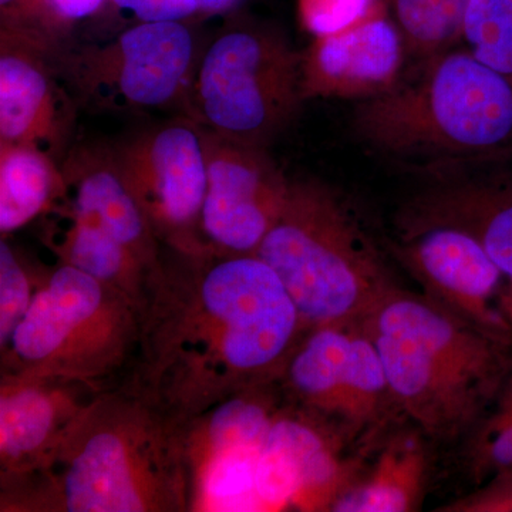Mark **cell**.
<instances>
[{"mask_svg":"<svg viewBox=\"0 0 512 512\" xmlns=\"http://www.w3.org/2000/svg\"><path fill=\"white\" fill-rule=\"evenodd\" d=\"M301 63L276 33L229 30L198 59L184 99L191 120L225 140L264 146L303 100Z\"/></svg>","mask_w":512,"mask_h":512,"instance_id":"52a82bcc","label":"cell"},{"mask_svg":"<svg viewBox=\"0 0 512 512\" xmlns=\"http://www.w3.org/2000/svg\"><path fill=\"white\" fill-rule=\"evenodd\" d=\"M141 22H181L200 10L197 0H113Z\"/></svg>","mask_w":512,"mask_h":512,"instance_id":"f1b7e54d","label":"cell"},{"mask_svg":"<svg viewBox=\"0 0 512 512\" xmlns=\"http://www.w3.org/2000/svg\"><path fill=\"white\" fill-rule=\"evenodd\" d=\"M464 439L478 483L512 474V369Z\"/></svg>","mask_w":512,"mask_h":512,"instance_id":"cb8c5ba5","label":"cell"},{"mask_svg":"<svg viewBox=\"0 0 512 512\" xmlns=\"http://www.w3.org/2000/svg\"><path fill=\"white\" fill-rule=\"evenodd\" d=\"M453 225L483 245L495 265L512 282V170L444 185L417 198L407 211L406 229Z\"/></svg>","mask_w":512,"mask_h":512,"instance_id":"d6986e66","label":"cell"},{"mask_svg":"<svg viewBox=\"0 0 512 512\" xmlns=\"http://www.w3.org/2000/svg\"><path fill=\"white\" fill-rule=\"evenodd\" d=\"M426 60L412 80L360 104V137L403 160H511L512 83L467 47Z\"/></svg>","mask_w":512,"mask_h":512,"instance_id":"277c9868","label":"cell"},{"mask_svg":"<svg viewBox=\"0 0 512 512\" xmlns=\"http://www.w3.org/2000/svg\"><path fill=\"white\" fill-rule=\"evenodd\" d=\"M201 130L207 163L202 235L215 251L254 255L281 214L289 181L262 147Z\"/></svg>","mask_w":512,"mask_h":512,"instance_id":"4fadbf2b","label":"cell"},{"mask_svg":"<svg viewBox=\"0 0 512 512\" xmlns=\"http://www.w3.org/2000/svg\"><path fill=\"white\" fill-rule=\"evenodd\" d=\"M448 511L512 512V474H504L481 485L466 500L450 505Z\"/></svg>","mask_w":512,"mask_h":512,"instance_id":"83f0119b","label":"cell"},{"mask_svg":"<svg viewBox=\"0 0 512 512\" xmlns=\"http://www.w3.org/2000/svg\"><path fill=\"white\" fill-rule=\"evenodd\" d=\"M359 323L379 352L394 403L431 439L466 437L512 369V345L426 296L396 289Z\"/></svg>","mask_w":512,"mask_h":512,"instance_id":"3957f363","label":"cell"},{"mask_svg":"<svg viewBox=\"0 0 512 512\" xmlns=\"http://www.w3.org/2000/svg\"><path fill=\"white\" fill-rule=\"evenodd\" d=\"M396 252L427 299L512 345V282L473 235L443 224L406 229Z\"/></svg>","mask_w":512,"mask_h":512,"instance_id":"8fae6325","label":"cell"},{"mask_svg":"<svg viewBox=\"0 0 512 512\" xmlns=\"http://www.w3.org/2000/svg\"><path fill=\"white\" fill-rule=\"evenodd\" d=\"M281 384L319 419L353 426L394 403L379 352L359 322L311 330L289 357Z\"/></svg>","mask_w":512,"mask_h":512,"instance_id":"7c38bea8","label":"cell"},{"mask_svg":"<svg viewBox=\"0 0 512 512\" xmlns=\"http://www.w3.org/2000/svg\"><path fill=\"white\" fill-rule=\"evenodd\" d=\"M424 476L423 451L417 441H397L387 448L363 483L348 485L329 511L403 512L417 503Z\"/></svg>","mask_w":512,"mask_h":512,"instance_id":"7402d4cb","label":"cell"},{"mask_svg":"<svg viewBox=\"0 0 512 512\" xmlns=\"http://www.w3.org/2000/svg\"><path fill=\"white\" fill-rule=\"evenodd\" d=\"M101 392L64 377L0 372V480L43 466Z\"/></svg>","mask_w":512,"mask_h":512,"instance_id":"2e32d148","label":"cell"},{"mask_svg":"<svg viewBox=\"0 0 512 512\" xmlns=\"http://www.w3.org/2000/svg\"><path fill=\"white\" fill-rule=\"evenodd\" d=\"M137 311L136 353L121 386L180 424L281 379L306 330L271 266L214 248L163 245Z\"/></svg>","mask_w":512,"mask_h":512,"instance_id":"6da1fadb","label":"cell"},{"mask_svg":"<svg viewBox=\"0 0 512 512\" xmlns=\"http://www.w3.org/2000/svg\"><path fill=\"white\" fill-rule=\"evenodd\" d=\"M137 339V306L128 296L59 262L0 352L2 372L64 377L109 390L126 379Z\"/></svg>","mask_w":512,"mask_h":512,"instance_id":"8992f818","label":"cell"},{"mask_svg":"<svg viewBox=\"0 0 512 512\" xmlns=\"http://www.w3.org/2000/svg\"><path fill=\"white\" fill-rule=\"evenodd\" d=\"M200 10L205 12H218V10H225L229 6L235 5L238 0H197Z\"/></svg>","mask_w":512,"mask_h":512,"instance_id":"4dcf8cb0","label":"cell"},{"mask_svg":"<svg viewBox=\"0 0 512 512\" xmlns=\"http://www.w3.org/2000/svg\"><path fill=\"white\" fill-rule=\"evenodd\" d=\"M66 198L62 168L32 147L0 144V234L9 237Z\"/></svg>","mask_w":512,"mask_h":512,"instance_id":"44dd1931","label":"cell"},{"mask_svg":"<svg viewBox=\"0 0 512 512\" xmlns=\"http://www.w3.org/2000/svg\"><path fill=\"white\" fill-rule=\"evenodd\" d=\"M276 382L232 394L184 424L190 512L262 511L256 467L282 409Z\"/></svg>","mask_w":512,"mask_h":512,"instance_id":"9c48e42d","label":"cell"},{"mask_svg":"<svg viewBox=\"0 0 512 512\" xmlns=\"http://www.w3.org/2000/svg\"><path fill=\"white\" fill-rule=\"evenodd\" d=\"M470 0H386L407 52L429 59L461 39Z\"/></svg>","mask_w":512,"mask_h":512,"instance_id":"603a6c76","label":"cell"},{"mask_svg":"<svg viewBox=\"0 0 512 512\" xmlns=\"http://www.w3.org/2000/svg\"><path fill=\"white\" fill-rule=\"evenodd\" d=\"M47 272H39L8 237L0 241V352L28 313Z\"/></svg>","mask_w":512,"mask_h":512,"instance_id":"484cf974","label":"cell"},{"mask_svg":"<svg viewBox=\"0 0 512 512\" xmlns=\"http://www.w3.org/2000/svg\"><path fill=\"white\" fill-rule=\"evenodd\" d=\"M40 37L2 30L0 144L32 147L56 158L74 124V103L57 80L52 52Z\"/></svg>","mask_w":512,"mask_h":512,"instance_id":"9a60e30c","label":"cell"},{"mask_svg":"<svg viewBox=\"0 0 512 512\" xmlns=\"http://www.w3.org/2000/svg\"><path fill=\"white\" fill-rule=\"evenodd\" d=\"M114 154L164 247L183 252L211 248L201 228L207 163L202 130L195 121L147 131Z\"/></svg>","mask_w":512,"mask_h":512,"instance_id":"30bf717a","label":"cell"},{"mask_svg":"<svg viewBox=\"0 0 512 512\" xmlns=\"http://www.w3.org/2000/svg\"><path fill=\"white\" fill-rule=\"evenodd\" d=\"M104 0H49L50 6L60 19L80 20L93 15L103 5Z\"/></svg>","mask_w":512,"mask_h":512,"instance_id":"f546056e","label":"cell"},{"mask_svg":"<svg viewBox=\"0 0 512 512\" xmlns=\"http://www.w3.org/2000/svg\"><path fill=\"white\" fill-rule=\"evenodd\" d=\"M2 512H190L184 424L104 390L43 466L0 480Z\"/></svg>","mask_w":512,"mask_h":512,"instance_id":"7a4b0ae2","label":"cell"},{"mask_svg":"<svg viewBox=\"0 0 512 512\" xmlns=\"http://www.w3.org/2000/svg\"><path fill=\"white\" fill-rule=\"evenodd\" d=\"M382 0H299L301 18L313 36L333 32L348 25Z\"/></svg>","mask_w":512,"mask_h":512,"instance_id":"4316f807","label":"cell"},{"mask_svg":"<svg viewBox=\"0 0 512 512\" xmlns=\"http://www.w3.org/2000/svg\"><path fill=\"white\" fill-rule=\"evenodd\" d=\"M461 39L480 62L512 83V0H470Z\"/></svg>","mask_w":512,"mask_h":512,"instance_id":"d4e9b609","label":"cell"},{"mask_svg":"<svg viewBox=\"0 0 512 512\" xmlns=\"http://www.w3.org/2000/svg\"><path fill=\"white\" fill-rule=\"evenodd\" d=\"M62 170L66 198L60 205L96 222L153 271L163 244L128 187L116 154L83 148L69 157Z\"/></svg>","mask_w":512,"mask_h":512,"instance_id":"ac0fdd59","label":"cell"},{"mask_svg":"<svg viewBox=\"0 0 512 512\" xmlns=\"http://www.w3.org/2000/svg\"><path fill=\"white\" fill-rule=\"evenodd\" d=\"M407 47L386 0L348 25L315 36L302 53L303 100L380 96L402 76Z\"/></svg>","mask_w":512,"mask_h":512,"instance_id":"5bb4252c","label":"cell"},{"mask_svg":"<svg viewBox=\"0 0 512 512\" xmlns=\"http://www.w3.org/2000/svg\"><path fill=\"white\" fill-rule=\"evenodd\" d=\"M62 63L86 106L130 111L184 100L198 60L194 36L183 23L141 22L109 43L70 53Z\"/></svg>","mask_w":512,"mask_h":512,"instance_id":"ba28073f","label":"cell"},{"mask_svg":"<svg viewBox=\"0 0 512 512\" xmlns=\"http://www.w3.org/2000/svg\"><path fill=\"white\" fill-rule=\"evenodd\" d=\"M255 255L284 282L309 332L359 322L396 291L372 239L319 181L289 183L281 214Z\"/></svg>","mask_w":512,"mask_h":512,"instance_id":"5b68a950","label":"cell"},{"mask_svg":"<svg viewBox=\"0 0 512 512\" xmlns=\"http://www.w3.org/2000/svg\"><path fill=\"white\" fill-rule=\"evenodd\" d=\"M346 473L315 414L281 409L256 467V494L262 511L298 508L329 510L345 490Z\"/></svg>","mask_w":512,"mask_h":512,"instance_id":"e0dca14e","label":"cell"},{"mask_svg":"<svg viewBox=\"0 0 512 512\" xmlns=\"http://www.w3.org/2000/svg\"><path fill=\"white\" fill-rule=\"evenodd\" d=\"M18 2V0H0L2 3V8H8V6L13 5V3Z\"/></svg>","mask_w":512,"mask_h":512,"instance_id":"1f68e13d","label":"cell"},{"mask_svg":"<svg viewBox=\"0 0 512 512\" xmlns=\"http://www.w3.org/2000/svg\"><path fill=\"white\" fill-rule=\"evenodd\" d=\"M47 225L46 244L63 264L114 286L138 306L151 269L96 222L59 205Z\"/></svg>","mask_w":512,"mask_h":512,"instance_id":"ffe728a7","label":"cell"}]
</instances>
